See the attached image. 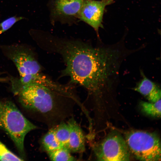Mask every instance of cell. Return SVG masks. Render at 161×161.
Returning a JSON list of instances; mask_svg holds the SVG:
<instances>
[{
	"label": "cell",
	"mask_w": 161,
	"mask_h": 161,
	"mask_svg": "<svg viewBox=\"0 0 161 161\" xmlns=\"http://www.w3.org/2000/svg\"><path fill=\"white\" fill-rule=\"evenodd\" d=\"M49 159L55 161H72L77 160L69 150L66 147H62L47 153Z\"/></svg>",
	"instance_id": "obj_14"
},
{
	"label": "cell",
	"mask_w": 161,
	"mask_h": 161,
	"mask_svg": "<svg viewBox=\"0 0 161 161\" xmlns=\"http://www.w3.org/2000/svg\"><path fill=\"white\" fill-rule=\"evenodd\" d=\"M41 143L42 149L47 153L63 147L56 137L54 126L49 128L43 136L41 140Z\"/></svg>",
	"instance_id": "obj_11"
},
{
	"label": "cell",
	"mask_w": 161,
	"mask_h": 161,
	"mask_svg": "<svg viewBox=\"0 0 161 161\" xmlns=\"http://www.w3.org/2000/svg\"><path fill=\"white\" fill-rule=\"evenodd\" d=\"M114 0H84L79 16V20L87 24L95 30L100 38L99 30L103 28V16L106 6Z\"/></svg>",
	"instance_id": "obj_8"
},
{
	"label": "cell",
	"mask_w": 161,
	"mask_h": 161,
	"mask_svg": "<svg viewBox=\"0 0 161 161\" xmlns=\"http://www.w3.org/2000/svg\"><path fill=\"white\" fill-rule=\"evenodd\" d=\"M24 18L22 17L14 16L4 20L0 23V34L10 29L17 21Z\"/></svg>",
	"instance_id": "obj_16"
},
{
	"label": "cell",
	"mask_w": 161,
	"mask_h": 161,
	"mask_svg": "<svg viewBox=\"0 0 161 161\" xmlns=\"http://www.w3.org/2000/svg\"><path fill=\"white\" fill-rule=\"evenodd\" d=\"M67 123L69 134L67 148L71 153H82L85 148V136L83 131L72 116Z\"/></svg>",
	"instance_id": "obj_9"
},
{
	"label": "cell",
	"mask_w": 161,
	"mask_h": 161,
	"mask_svg": "<svg viewBox=\"0 0 161 161\" xmlns=\"http://www.w3.org/2000/svg\"><path fill=\"white\" fill-rule=\"evenodd\" d=\"M54 127L55 135L59 142L62 147L67 148L69 130L67 123L62 121Z\"/></svg>",
	"instance_id": "obj_12"
},
{
	"label": "cell",
	"mask_w": 161,
	"mask_h": 161,
	"mask_svg": "<svg viewBox=\"0 0 161 161\" xmlns=\"http://www.w3.org/2000/svg\"><path fill=\"white\" fill-rule=\"evenodd\" d=\"M2 73L0 72V82H7L10 81V78L1 76Z\"/></svg>",
	"instance_id": "obj_17"
},
{
	"label": "cell",
	"mask_w": 161,
	"mask_h": 161,
	"mask_svg": "<svg viewBox=\"0 0 161 161\" xmlns=\"http://www.w3.org/2000/svg\"><path fill=\"white\" fill-rule=\"evenodd\" d=\"M37 128L13 102L0 100V129L9 136L21 156L24 155V143L26 135Z\"/></svg>",
	"instance_id": "obj_3"
},
{
	"label": "cell",
	"mask_w": 161,
	"mask_h": 161,
	"mask_svg": "<svg viewBox=\"0 0 161 161\" xmlns=\"http://www.w3.org/2000/svg\"><path fill=\"white\" fill-rule=\"evenodd\" d=\"M84 0H50L48 7L51 22L71 25L79 20Z\"/></svg>",
	"instance_id": "obj_7"
},
{
	"label": "cell",
	"mask_w": 161,
	"mask_h": 161,
	"mask_svg": "<svg viewBox=\"0 0 161 161\" xmlns=\"http://www.w3.org/2000/svg\"><path fill=\"white\" fill-rule=\"evenodd\" d=\"M22 159L10 151L0 140V160L22 161Z\"/></svg>",
	"instance_id": "obj_15"
},
{
	"label": "cell",
	"mask_w": 161,
	"mask_h": 161,
	"mask_svg": "<svg viewBox=\"0 0 161 161\" xmlns=\"http://www.w3.org/2000/svg\"><path fill=\"white\" fill-rule=\"evenodd\" d=\"M125 137L130 153L135 158L145 161L161 160V141L156 134L132 130L127 133Z\"/></svg>",
	"instance_id": "obj_4"
},
{
	"label": "cell",
	"mask_w": 161,
	"mask_h": 161,
	"mask_svg": "<svg viewBox=\"0 0 161 161\" xmlns=\"http://www.w3.org/2000/svg\"><path fill=\"white\" fill-rule=\"evenodd\" d=\"M142 78L133 89L145 97L149 101L155 102L161 100L160 87L146 77L141 71Z\"/></svg>",
	"instance_id": "obj_10"
},
{
	"label": "cell",
	"mask_w": 161,
	"mask_h": 161,
	"mask_svg": "<svg viewBox=\"0 0 161 161\" xmlns=\"http://www.w3.org/2000/svg\"><path fill=\"white\" fill-rule=\"evenodd\" d=\"M97 160L128 161L130 152L125 140L119 134L112 132L94 146Z\"/></svg>",
	"instance_id": "obj_6"
},
{
	"label": "cell",
	"mask_w": 161,
	"mask_h": 161,
	"mask_svg": "<svg viewBox=\"0 0 161 161\" xmlns=\"http://www.w3.org/2000/svg\"><path fill=\"white\" fill-rule=\"evenodd\" d=\"M140 106L142 111L146 114L153 117H160L161 100L155 102L141 101Z\"/></svg>",
	"instance_id": "obj_13"
},
{
	"label": "cell",
	"mask_w": 161,
	"mask_h": 161,
	"mask_svg": "<svg viewBox=\"0 0 161 161\" xmlns=\"http://www.w3.org/2000/svg\"><path fill=\"white\" fill-rule=\"evenodd\" d=\"M47 51L60 55L66 67L61 76L70 78L88 93V99L97 103L115 90L121 65L128 55L121 44L94 47L80 39L59 37L44 32L39 38Z\"/></svg>",
	"instance_id": "obj_1"
},
{
	"label": "cell",
	"mask_w": 161,
	"mask_h": 161,
	"mask_svg": "<svg viewBox=\"0 0 161 161\" xmlns=\"http://www.w3.org/2000/svg\"><path fill=\"white\" fill-rule=\"evenodd\" d=\"M4 54L16 66L20 77L41 72V67L33 51L22 44L0 46Z\"/></svg>",
	"instance_id": "obj_5"
},
{
	"label": "cell",
	"mask_w": 161,
	"mask_h": 161,
	"mask_svg": "<svg viewBox=\"0 0 161 161\" xmlns=\"http://www.w3.org/2000/svg\"><path fill=\"white\" fill-rule=\"evenodd\" d=\"M11 85L21 104L41 115L49 129L73 116V100L40 84Z\"/></svg>",
	"instance_id": "obj_2"
}]
</instances>
